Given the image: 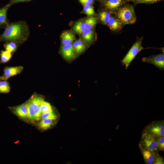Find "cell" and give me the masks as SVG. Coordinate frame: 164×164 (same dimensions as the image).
Segmentation results:
<instances>
[{
    "instance_id": "1",
    "label": "cell",
    "mask_w": 164,
    "mask_h": 164,
    "mask_svg": "<svg viewBox=\"0 0 164 164\" xmlns=\"http://www.w3.org/2000/svg\"><path fill=\"white\" fill-rule=\"evenodd\" d=\"M30 35L29 26L25 21L9 23L5 27L3 33L0 36V40L12 41L18 45L26 41Z\"/></svg>"
},
{
    "instance_id": "2",
    "label": "cell",
    "mask_w": 164,
    "mask_h": 164,
    "mask_svg": "<svg viewBox=\"0 0 164 164\" xmlns=\"http://www.w3.org/2000/svg\"><path fill=\"white\" fill-rule=\"evenodd\" d=\"M116 14L123 25L133 24L136 21L134 9L132 6L127 5L119 9Z\"/></svg>"
},
{
    "instance_id": "3",
    "label": "cell",
    "mask_w": 164,
    "mask_h": 164,
    "mask_svg": "<svg viewBox=\"0 0 164 164\" xmlns=\"http://www.w3.org/2000/svg\"><path fill=\"white\" fill-rule=\"evenodd\" d=\"M142 133L148 134L155 138L164 136V121H152L145 126Z\"/></svg>"
},
{
    "instance_id": "4",
    "label": "cell",
    "mask_w": 164,
    "mask_h": 164,
    "mask_svg": "<svg viewBox=\"0 0 164 164\" xmlns=\"http://www.w3.org/2000/svg\"><path fill=\"white\" fill-rule=\"evenodd\" d=\"M141 39L138 40L135 42L128 51V53L121 60L122 63L125 65L127 69L131 63L135 58L136 55L143 49L142 45Z\"/></svg>"
},
{
    "instance_id": "5",
    "label": "cell",
    "mask_w": 164,
    "mask_h": 164,
    "mask_svg": "<svg viewBox=\"0 0 164 164\" xmlns=\"http://www.w3.org/2000/svg\"><path fill=\"white\" fill-rule=\"evenodd\" d=\"M139 147L149 150L154 152H158L156 138L148 134L142 133Z\"/></svg>"
},
{
    "instance_id": "6",
    "label": "cell",
    "mask_w": 164,
    "mask_h": 164,
    "mask_svg": "<svg viewBox=\"0 0 164 164\" xmlns=\"http://www.w3.org/2000/svg\"><path fill=\"white\" fill-rule=\"evenodd\" d=\"M142 60L144 62L152 64L161 70L164 69V55L163 53L143 57Z\"/></svg>"
},
{
    "instance_id": "7",
    "label": "cell",
    "mask_w": 164,
    "mask_h": 164,
    "mask_svg": "<svg viewBox=\"0 0 164 164\" xmlns=\"http://www.w3.org/2000/svg\"><path fill=\"white\" fill-rule=\"evenodd\" d=\"M73 43L61 45L60 47V53L64 58L68 60H73L76 56Z\"/></svg>"
},
{
    "instance_id": "8",
    "label": "cell",
    "mask_w": 164,
    "mask_h": 164,
    "mask_svg": "<svg viewBox=\"0 0 164 164\" xmlns=\"http://www.w3.org/2000/svg\"><path fill=\"white\" fill-rule=\"evenodd\" d=\"M79 38L88 46L91 45L95 41L96 38V34L94 29H86L79 36Z\"/></svg>"
},
{
    "instance_id": "9",
    "label": "cell",
    "mask_w": 164,
    "mask_h": 164,
    "mask_svg": "<svg viewBox=\"0 0 164 164\" xmlns=\"http://www.w3.org/2000/svg\"><path fill=\"white\" fill-rule=\"evenodd\" d=\"M23 68L21 66L5 67L4 69L3 75L0 77V80L6 81L9 78L20 73Z\"/></svg>"
},
{
    "instance_id": "10",
    "label": "cell",
    "mask_w": 164,
    "mask_h": 164,
    "mask_svg": "<svg viewBox=\"0 0 164 164\" xmlns=\"http://www.w3.org/2000/svg\"><path fill=\"white\" fill-rule=\"evenodd\" d=\"M61 45L73 43L76 40L75 33L71 30L63 31L60 36Z\"/></svg>"
},
{
    "instance_id": "11",
    "label": "cell",
    "mask_w": 164,
    "mask_h": 164,
    "mask_svg": "<svg viewBox=\"0 0 164 164\" xmlns=\"http://www.w3.org/2000/svg\"><path fill=\"white\" fill-rule=\"evenodd\" d=\"M85 29L84 18H82L75 22L72 26L71 30L79 36Z\"/></svg>"
},
{
    "instance_id": "12",
    "label": "cell",
    "mask_w": 164,
    "mask_h": 164,
    "mask_svg": "<svg viewBox=\"0 0 164 164\" xmlns=\"http://www.w3.org/2000/svg\"><path fill=\"white\" fill-rule=\"evenodd\" d=\"M73 45L76 55L83 53L88 46L80 38L74 41Z\"/></svg>"
},
{
    "instance_id": "13",
    "label": "cell",
    "mask_w": 164,
    "mask_h": 164,
    "mask_svg": "<svg viewBox=\"0 0 164 164\" xmlns=\"http://www.w3.org/2000/svg\"><path fill=\"white\" fill-rule=\"evenodd\" d=\"M139 148L145 163L147 164H153L155 155L156 152H152L142 147Z\"/></svg>"
},
{
    "instance_id": "14",
    "label": "cell",
    "mask_w": 164,
    "mask_h": 164,
    "mask_svg": "<svg viewBox=\"0 0 164 164\" xmlns=\"http://www.w3.org/2000/svg\"><path fill=\"white\" fill-rule=\"evenodd\" d=\"M105 9L110 11L116 10L122 4V0H104L103 1Z\"/></svg>"
},
{
    "instance_id": "15",
    "label": "cell",
    "mask_w": 164,
    "mask_h": 164,
    "mask_svg": "<svg viewBox=\"0 0 164 164\" xmlns=\"http://www.w3.org/2000/svg\"><path fill=\"white\" fill-rule=\"evenodd\" d=\"M122 25L121 22L118 18L111 15L107 26L112 31H116L121 29Z\"/></svg>"
},
{
    "instance_id": "16",
    "label": "cell",
    "mask_w": 164,
    "mask_h": 164,
    "mask_svg": "<svg viewBox=\"0 0 164 164\" xmlns=\"http://www.w3.org/2000/svg\"><path fill=\"white\" fill-rule=\"evenodd\" d=\"M12 5L9 3L0 9V26L4 25L6 26L9 23L7 20V12Z\"/></svg>"
},
{
    "instance_id": "17",
    "label": "cell",
    "mask_w": 164,
    "mask_h": 164,
    "mask_svg": "<svg viewBox=\"0 0 164 164\" xmlns=\"http://www.w3.org/2000/svg\"><path fill=\"white\" fill-rule=\"evenodd\" d=\"M111 11L106 9L100 11L98 14V20H99L102 24L107 26L111 15Z\"/></svg>"
},
{
    "instance_id": "18",
    "label": "cell",
    "mask_w": 164,
    "mask_h": 164,
    "mask_svg": "<svg viewBox=\"0 0 164 164\" xmlns=\"http://www.w3.org/2000/svg\"><path fill=\"white\" fill-rule=\"evenodd\" d=\"M86 29H94L97 24L98 19L96 16H87L84 18Z\"/></svg>"
},
{
    "instance_id": "19",
    "label": "cell",
    "mask_w": 164,
    "mask_h": 164,
    "mask_svg": "<svg viewBox=\"0 0 164 164\" xmlns=\"http://www.w3.org/2000/svg\"><path fill=\"white\" fill-rule=\"evenodd\" d=\"M16 114L19 117L24 118L27 116L28 110L25 104L17 107L15 109Z\"/></svg>"
},
{
    "instance_id": "20",
    "label": "cell",
    "mask_w": 164,
    "mask_h": 164,
    "mask_svg": "<svg viewBox=\"0 0 164 164\" xmlns=\"http://www.w3.org/2000/svg\"><path fill=\"white\" fill-rule=\"evenodd\" d=\"M80 13L84 14L87 16H96V14L95 12L94 7L92 5L83 6V10Z\"/></svg>"
},
{
    "instance_id": "21",
    "label": "cell",
    "mask_w": 164,
    "mask_h": 164,
    "mask_svg": "<svg viewBox=\"0 0 164 164\" xmlns=\"http://www.w3.org/2000/svg\"><path fill=\"white\" fill-rule=\"evenodd\" d=\"M55 120L50 118H46L43 120L39 123V127L45 130L49 128L53 124Z\"/></svg>"
},
{
    "instance_id": "22",
    "label": "cell",
    "mask_w": 164,
    "mask_h": 164,
    "mask_svg": "<svg viewBox=\"0 0 164 164\" xmlns=\"http://www.w3.org/2000/svg\"><path fill=\"white\" fill-rule=\"evenodd\" d=\"M25 105L26 106L28 110L27 116L31 120L35 119V108L29 101L27 102Z\"/></svg>"
},
{
    "instance_id": "23",
    "label": "cell",
    "mask_w": 164,
    "mask_h": 164,
    "mask_svg": "<svg viewBox=\"0 0 164 164\" xmlns=\"http://www.w3.org/2000/svg\"><path fill=\"white\" fill-rule=\"evenodd\" d=\"M34 108L40 106L41 103L44 101L41 97L38 96H32L29 101Z\"/></svg>"
},
{
    "instance_id": "24",
    "label": "cell",
    "mask_w": 164,
    "mask_h": 164,
    "mask_svg": "<svg viewBox=\"0 0 164 164\" xmlns=\"http://www.w3.org/2000/svg\"><path fill=\"white\" fill-rule=\"evenodd\" d=\"M4 45V46L5 50L12 53L14 52L16 50L18 45L15 42L9 41Z\"/></svg>"
},
{
    "instance_id": "25",
    "label": "cell",
    "mask_w": 164,
    "mask_h": 164,
    "mask_svg": "<svg viewBox=\"0 0 164 164\" xmlns=\"http://www.w3.org/2000/svg\"><path fill=\"white\" fill-rule=\"evenodd\" d=\"M1 62L4 63L8 62L12 57V53L5 50L2 51L1 54Z\"/></svg>"
},
{
    "instance_id": "26",
    "label": "cell",
    "mask_w": 164,
    "mask_h": 164,
    "mask_svg": "<svg viewBox=\"0 0 164 164\" xmlns=\"http://www.w3.org/2000/svg\"><path fill=\"white\" fill-rule=\"evenodd\" d=\"M10 87L8 82L5 80L0 81V93L9 92Z\"/></svg>"
},
{
    "instance_id": "27",
    "label": "cell",
    "mask_w": 164,
    "mask_h": 164,
    "mask_svg": "<svg viewBox=\"0 0 164 164\" xmlns=\"http://www.w3.org/2000/svg\"><path fill=\"white\" fill-rule=\"evenodd\" d=\"M40 107L42 113L53 111L52 106L48 102L43 101L41 103Z\"/></svg>"
},
{
    "instance_id": "28",
    "label": "cell",
    "mask_w": 164,
    "mask_h": 164,
    "mask_svg": "<svg viewBox=\"0 0 164 164\" xmlns=\"http://www.w3.org/2000/svg\"><path fill=\"white\" fill-rule=\"evenodd\" d=\"M41 118L42 120L46 118H50L55 120L57 118L56 115L52 111L42 113L41 115Z\"/></svg>"
},
{
    "instance_id": "29",
    "label": "cell",
    "mask_w": 164,
    "mask_h": 164,
    "mask_svg": "<svg viewBox=\"0 0 164 164\" xmlns=\"http://www.w3.org/2000/svg\"><path fill=\"white\" fill-rule=\"evenodd\" d=\"M155 138L159 150L163 151L164 150V136L158 137Z\"/></svg>"
},
{
    "instance_id": "30",
    "label": "cell",
    "mask_w": 164,
    "mask_h": 164,
    "mask_svg": "<svg viewBox=\"0 0 164 164\" xmlns=\"http://www.w3.org/2000/svg\"><path fill=\"white\" fill-rule=\"evenodd\" d=\"M154 164H164V160L163 158L159 155L158 152L155 153L153 162Z\"/></svg>"
},
{
    "instance_id": "31",
    "label": "cell",
    "mask_w": 164,
    "mask_h": 164,
    "mask_svg": "<svg viewBox=\"0 0 164 164\" xmlns=\"http://www.w3.org/2000/svg\"><path fill=\"white\" fill-rule=\"evenodd\" d=\"M35 119L38 120L41 116V112L40 107L38 106L35 108Z\"/></svg>"
},
{
    "instance_id": "32",
    "label": "cell",
    "mask_w": 164,
    "mask_h": 164,
    "mask_svg": "<svg viewBox=\"0 0 164 164\" xmlns=\"http://www.w3.org/2000/svg\"><path fill=\"white\" fill-rule=\"evenodd\" d=\"M163 0H136V2L137 3H152Z\"/></svg>"
},
{
    "instance_id": "33",
    "label": "cell",
    "mask_w": 164,
    "mask_h": 164,
    "mask_svg": "<svg viewBox=\"0 0 164 164\" xmlns=\"http://www.w3.org/2000/svg\"><path fill=\"white\" fill-rule=\"evenodd\" d=\"M80 3L83 6L92 5L94 0H78Z\"/></svg>"
},
{
    "instance_id": "34",
    "label": "cell",
    "mask_w": 164,
    "mask_h": 164,
    "mask_svg": "<svg viewBox=\"0 0 164 164\" xmlns=\"http://www.w3.org/2000/svg\"><path fill=\"white\" fill-rule=\"evenodd\" d=\"M32 0H10L9 3L12 4L20 2H26Z\"/></svg>"
},
{
    "instance_id": "35",
    "label": "cell",
    "mask_w": 164,
    "mask_h": 164,
    "mask_svg": "<svg viewBox=\"0 0 164 164\" xmlns=\"http://www.w3.org/2000/svg\"><path fill=\"white\" fill-rule=\"evenodd\" d=\"M128 1H136V0H127Z\"/></svg>"
},
{
    "instance_id": "36",
    "label": "cell",
    "mask_w": 164,
    "mask_h": 164,
    "mask_svg": "<svg viewBox=\"0 0 164 164\" xmlns=\"http://www.w3.org/2000/svg\"><path fill=\"white\" fill-rule=\"evenodd\" d=\"M99 0L101 1H103L104 0Z\"/></svg>"
},
{
    "instance_id": "37",
    "label": "cell",
    "mask_w": 164,
    "mask_h": 164,
    "mask_svg": "<svg viewBox=\"0 0 164 164\" xmlns=\"http://www.w3.org/2000/svg\"></svg>"
}]
</instances>
